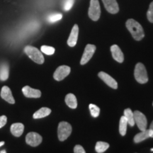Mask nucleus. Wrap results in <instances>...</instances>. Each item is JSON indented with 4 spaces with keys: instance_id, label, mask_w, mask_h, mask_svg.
I'll use <instances>...</instances> for the list:
<instances>
[{
    "instance_id": "nucleus-1",
    "label": "nucleus",
    "mask_w": 153,
    "mask_h": 153,
    "mask_svg": "<svg viewBox=\"0 0 153 153\" xmlns=\"http://www.w3.org/2000/svg\"><path fill=\"white\" fill-rule=\"evenodd\" d=\"M126 28L136 41H141L145 36L144 30L138 22L133 19H130L126 23Z\"/></svg>"
},
{
    "instance_id": "nucleus-2",
    "label": "nucleus",
    "mask_w": 153,
    "mask_h": 153,
    "mask_svg": "<svg viewBox=\"0 0 153 153\" xmlns=\"http://www.w3.org/2000/svg\"><path fill=\"white\" fill-rule=\"evenodd\" d=\"M24 52L34 62L38 64H43L44 62V57L41 51L35 47L28 45L25 47Z\"/></svg>"
},
{
    "instance_id": "nucleus-3",
    "label": "nucleus",
    "mask_w": 153,
    "mask_h": 153,
    "mask_svg": "<svg viewBox=\"0 0 153 153\" xmlns=\"http://www.w3.org/2000/svg\"><path fill=\"white\" fill-rule=\"evenodd\" d=\"M134 76L137 82L140 84H145L148 82V76L146 68L143 63H137L135 65Z\"/></svg>"
},
{
    "instance_id": "nucleus-4",
    "label": "nucleus",
    "mask_w": 153,
    "mask_h": 153,
    "mask_svg": "<svg viewBox=\"0 0 153 153\" xmlns=\"http://www.w3.org/2000/svg\"><path fill=\"white\" fill-rule=\"evenodd\" d=\"M72 126L68 122L62 121L57 128V136L60 141H64L70 136L72 133Z\"/></svg>"
},
{
    "instance_id": "nucleus-5",
    "label": "nucleus",
    "mask_w": 153,
    "mask_h": 153,
    "mask_svg": "<svg viewBox=\"0 0 153 153\" xmlns=\"http://www.w3.org/2000/svg\"><path fill=\"white\" fill-rule=\"evenodd\" d=\"M88 14L92 21L96 22L99 20L101 15V8L99 0H91Z\"/></svg>"
},
{
    "instance_id": "nucleus-6",
    "label": "nucleus",
    "mask_w": 153,
    "mask_h": 153,
    "mask_svg": "<svg viewBox=\"0 0 153 153\" xmlns=\"http://www.w3.org/2000/svg\"><path fill=\"white\" fill-rule=\"evenodd\" d=\"M134 120H135V123L137 124V127L141 131H145L147 128V125H148V121L145 116L143 113L140 112L139 111H135L133 112Z\"/></svg>"
},
{
    "instance_id": "nucleus-7",
    "label": "nucleus",
    "mask_w": 153,
    "mask_h": 153,
    "mask_svg": "<svg viewBox=\"0 0 153 153\" xmlns=\"http://www.w3.org/2000/svg\"><path fill=\"white\" fill-rule=\"evenodd\" d=\"M96 51V46L94 45H91V44H88L86 46L85 51H84L83 55H82L81 61H80V64L84 65L87 64V63L90 60V59L92 57L93 55L94 54Z\"/></svg>"
},
{
    "instance_id": "nucleus-8",
    "label": "nucleus",
    "mask_w": 153,
    "mask_h": 153,
    "mask_svg": "<svg viewBox=\"0 0 153 153\" xmlns=\"http://www.w3.org/2000/svg\"><path fill=\"white\" fill-rule=\"evenodd\" d=\"M70 71L71 69L69 66L61 65L56 69L53 74V77L57 81H61L70 73Z\"/></svg>"
},
{
    "instance_id": "nucleus-9",
    "label": "nucleus",
    "mask_w": 153,
    "mask_h": 153,
    "mask_svg": "<svg viewBox=\"0 0 153 153\" xmlns=\"http://www.w3.org/2000/svg\"><path fill=\"white\" fill-rule=\"evenodd\" d=\"M42 137L39 134L34 132H30L28 133L26 137V142L28 145L32 147H36L39 145L42 142Z\"/></svg>"
},
{
    "instance_id": "nucleus-10",
    "label": "nucleus",
    "mask_w": 153,
    "mask_h": 153,
    "mask_svg": "<svg viewBox=\"0 0 153 153\" xmlns=\"http://www.w3.org/2000/svg\"><path fill=\"white\" fill-rule=\"evenodd\" d=\"M102 1L108 12L115 14L119 11V7L116 0H102Z\"/></svg>"
},
{
    "instance_id": "nucleus-11",
    "label": "nucleus",
    "mask_w": 153,
    "mask_h": 153,
    "mask_svg": "<svg viewBox=\"0 0 153 153\" xmlns=\"http://www.w3.org/2000/svg\"><path fill=\"white\" fill-rule=\"evenodd\" d=\"M98 76L101 78V79L104 81L107 85L109 86L110 87L113 88V89H116L118 88V84L114 78L111 77L109 74H108L104 72H99Z\"/></svg>"
},
{
    "instance_id": "nucleus-12",
    "label": "nucleus",
    "mask_w": 153,
    "mask_h": 153,
    "mask_svg": "<svg viewBox=\"0 0 153 153\" xmlns=\"http://www.w3.org/2000/svg\"><path fill=\"white\" fill-rule=\"evenodd\" d=\"M22 91L24 96L28 98H40L41 97V91L38 89H33L29 86H25L22 88Z\"/></svg>"
},
{
    "instance_id": "nucleus-13",
    "label": "nucleus",
    "mask_w": 153,
    "mask_h": 153,
    "mask_svg": "<svg viewBox=\"0 0 153 153\" xmlns=\"http://www.w3.org/2000/svg\"><path fill=\"white\" fill-rule=\"evenodd\" d=\"M78 35H79V27H78L77 25L75 24L72 28L71 33H70V35L68 40V44L69 46H75L76 42H77Z\"/></svg>"
},
{
    "instance_id": "nucleus-14",
    "label": "nucleus",
    "mask_w": 153,
    "mask_h": 153,
    "mask_svg": "<svg viewBox=\"0 0 153 153\" xmlns=\"http://www.w3.org/2000/svg\"><path fill=\"white\" fill-rule=\"evenodd\" d=\"M111 51L112 56L114 57L115 60H116L117 62L120 63L123 62L124 60L123 53L117 45H113L111 47Z\"/></svg>"
},
{
    "instance_id": "nucleus-15",
    "label": "nucleus",
    "mask_w": 153,
    "mask_h": 153,
    "mask_svg": "<svg viewBox=\"0 0 153 153\" xmlns=\"http://www.w3.org/2000/svg\"><path fill=\"white\" fill-rule=\"evenodd\" d=\"M1 97L3 99L7 101L9 104H14L15 103V100L12 96V93H11V89H9V87L7 86H4L1 89Z\"/></svg>"
},
{
    "instance_id": "nucleus-16",
    "label": "nucleus",
    "mask_w": 153,
    "mask_h": 153,
    "mask_svg": "<svg viewBox=\"0 0 153 153\" xmlns=\"http://www.w3.org/2000/svg\"><path fill=\"white\" fill-rule=\"evenodd\" d=\"M11 132L15 137H20L24 133V126L21 123H13L10 128Z\"/></svg>"
},
{
    "instance_id": "nucleus-17",
    "label": "nucleus",
    "mask_w": 153,
    "mask_h": 153,
    "mask_svg": "<svg viewBox=\"0 0 153 153\" xmlns=\"http://www.w3.org/2000/svg\"><path fill=\"white\" fill-rule=\"evenodd\" d=\"M150 137V130H145V131H141V133H137L135 137H134V142L135 143H139L145 140Z\"/></svg>"
},
{
    "instance_id": "nucleus-18",
    "label": "nucleus",
    "mask_w": 153,
    "mask_h": 153,
    "mask_svg": "<svg viewBox=\"0 0 153 153\" xmlns=\"http://www.w3.org/2000/svg\"><path fill=\"white\" fill-rule=\"evenodd\" d=\"M9 68L7 63H3L0 65V80L6 81L9 78Z\"/></svg>"
},
{
    "instance_id": "nucleus-19",
    "label": "nucleus",
    "mask_w": 153,
    "mask_h": 153,
    "mask_svg": "<svg viewBox=\"0 0 153 153\" xmlns=\"http://www.w3.org/2000/svg\"><path fill=\"white\" fill-rule=\"evenodd\" d=\"M65 103L68 106L71 108H76L77 106V101H76V98L73 94H68L65 97Z\"/></svg>"
},
{
    "instance_id": "nucleus-20",
    "label": "nucleus",
    "mask_w": 153,
    "mask_h": 153,
    "mask_svg": "<svg viewBox=\"0 0 153 153\" xmlns=\"http://www.w3.org/2000/svg\"><path fill=\"white\" fill-rule=\"evenodd\" d=\"M51 110L50 109V108H46V107H43V108H40L39 110L37 111L36 113H34L33 117V118H35V119L46 117V116L51 114Z\"/></svg>"
},
{
    "instance_id": "nucleus-21",
    "label": "nucleus",
    "mask_w": 153,
    "mask_h": 153,
    "mask_svg": "<svg viewBox=\"0 0 153 153\" xmlns=\"http://www.w3.org/2000/svg\"><path fill=\"white\" fill-rule=\"evenodd\" d=\"M124 116L127 120L128 123L131 126H135V120H134L133 112L132 111L131 108H126L124 111Z\"/></svg>"
},
{
    "instance_id": "nucleus-22",
    "label": "nucleus",
    "mask_w": 153,
    "mask_h": 153,
    "mask_svg": "<svg viewBox=\"0 0 153 153\" xmlns=\"http://www.w3.org/2000/svg\"><path fill=\"white\" fill-rule=\"evenodd\" d=\"M127 124L128 121L125 116H121L119 123V132L122 136H124L126 134V131H127Z\"/></svg>"
},
{
    "instance_id": "nucleus-23",
    "label": "nucleus",
    "mask_w": 153,
    "mask_h": 153,
    "mask_svg": "<svg viewBox=\"0 0 153 153\" xmlns=\"http://www.w3.org/2000/svg\"><path fill=\"white\" fill-rule=\"evenodd\" d=\"M109 148V144L105 142H97L95 146V150L98 153H102L104 152L107 149Z\"/></svg>"
},
{
    "instance_id": "nucleus-24",
    "label": "nucleus",
    "mask_w": 153,
    "mask_h": 153,
    "mask_svg": "<svg viewBox=\"0 0 153 153\" xmlns=\"http://www.w3.org/2000/svg\"><path fill=\"white\" fill-rule=\"evenodd\" d=\"M62 18V15L60 13H55V14H52L49 15L47 17V21L49 23H55L60 21Z\"/></svg>"
},
{
    "instance_id": "nucleus-25",
    "label": "nucleus",
    "mask_w": 153,
    "mask_h": 153,
    "mask_svg": "<svg viewBox=\"0 0 153 153\" xmlns=\"http://www.w3.org/2000/svg\"><path fill=\"white\" fill-rule=\"evenodd\" d=\"M89 110H90L91 116L94 118L98 117L99 113H100V108H99L97 106H96L95 104H89Z\"/></svg>"
},
{
    "instance_id": "nucleus-26",
    "label": "nucleus",
    "mask_w": 153,
    "mask_h": 153,
    "mask_svg": "<svg viewBox=\"0 0 153 153\" xmlns=\"http://www.w3.org/2000/svg\"><path fill=\"white\" fill-rule=\"evenodd\" d=\"M41 52H43L45 54L48 55H53L55 53V48L53 47H51V46H48V45H43L41 46Z\"/></svg>"
},
{
    "instance_id": "nucleus-27",
    "label": "nucleus",
    "mask_w": 153,
    "mask_h": 153,
    "mask_svg": "<svg viewBox=\"0 0 153 153\" xmlns=\"http://www.w3.org/2000/svg\"><path fill=\"white\" fill-rule=\"evenodd\" d=\"M74 0H65L64 4H63V9L65 11H70L72 9V6L74 4Z\"/></svg>"
},
{
    "instance_id": "nucleus-28",
    "label": "nucleus",
    "mask_w": 153,
    "mask_h": 153,
    "mask_svg": "<svg viewBox=\"0 0 153 153\" xmlns=\"http://www.w3.org/2000/svg\"><path fill=\"white\" fill-rule=\"evenodd\" d=\"M147 17H148V21L151 23H153V1L150 3L149 9L147 13Z\"/></svg>"
},
{
    "instance_id": "nucleus-29",
    "label": "nucleus",
    "mask_w": 153,
    "mask_h": 153,
    "mask_svg": "<svg viewBox=\"0 0 153 153\" xmlns=\"http://www.w3.org/2000/svg\"><path fill=\"white\" fill-rule=\"evenodd\" d=\"M74 152L75 153H85V150L83 148V147L79 145H77L74 147Z\"/></svg>"
},
{
    "instance_id": "nucleus-30",
    "label": "nucleus",
    "mask_w": 153,
    "mask_h": 153,
    "mask_svg": "<svg viewBox=\"0 0 153 153\" xmlns=\"http://www.w3.org/2000/svg\"><path fill=\"white\" fill-rule=\"evenodd\" d=\"M7 118L6 116H0V128L4 126L7 123Z\"/></svg>"
},
{
    "instance_id": "nucleus-31",
    "label": "nucleus",
    "mask_w": 153,
    "mask_h": 153,
    "mask_svg": "<svg viewBox=\"0 0 153 153\" xmlns=\"http://www.w3.org/2000/svg\"><path fill=\"white\" fill-rule=\"evenodd\" d=\"M149 130H150V137H153V121L152 122V123L150 124V127Z\"/></svg>"
},
{
    "instance_id": "nucleus-32",
    "label": "nucleus",
    "mask_w": 153,
    "mask_h": 153,
    "mask_svg": "<svg viewBox=\"0 0 153 153\" xmlns=\"http://www.w3.org/2000/svg\"><path fill=\"white\" fill-rule=\"evenodd\" d=\"M4 145V142H0V147Z\"/></svg>"
},
{
    "instance_id": "nucleus-33",
    "label": "nucleus",
    "mask_w": 153,
    "mask_h": 153,
    "mask_svg": "<svg viewBox=\"0 0 153 153\" xmlns=\"http://www.w3.org/2000/svg\"><path fill=\"white\" fill-rule=\"evenodd\" d=\"M6 152V151L5 150H2V151H1V152Z\"/></svg>"
},
{
    "instance_id": "nucleus-34",
    "label": "nucleus",
    "mask_w": 153,
    "mask_h": 153,
    "mask_svg": "<svg viewBox=\"0 0 153 153\" xmlns=\"http://www.w3.org/2000/svg\"><path fill=\"white\" fill-rule=\"evenodd\" d=\"M151 151H152V152H153V148L151 149Z\"/></svg>"
}]
</instances>
